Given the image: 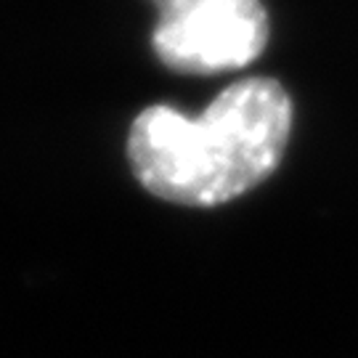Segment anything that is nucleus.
Listing matches in <instances>:
<instances>
[{"label":"nucleus","mask_w":358,"mask_h":358,"mask_svg":"<svg viewBox=\"0 0 358 358\" xmlns=\"http://www.w3.org/2000/svg\"><path fill=\"white\" fill-rule=\"evenodd\" d=\"M292 101L276 80L247 77L220 90L199 117L149 106L128 133L133 176L154 196L189 207L231 202L282 162Z\"/></svg>","instance_id":"f257e3e1"},{"label":"nucleus","mask_w":358,"mask_h":358,"mask_svg":"<svg viewBox=\"0 0 358 358\" xmlns=\"http://www.w3.org/2000/svg\"><path fill=\"white\" fill-rule=\"evenodd\" d=\"M152 45L180 75H217L255 62L268 43L260 0H154Z\"/></svg>","instance_id":"f03ea898"}]
</instances>
